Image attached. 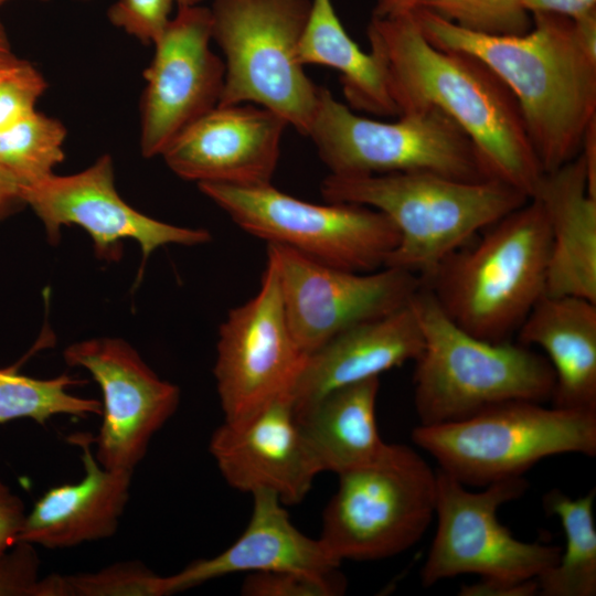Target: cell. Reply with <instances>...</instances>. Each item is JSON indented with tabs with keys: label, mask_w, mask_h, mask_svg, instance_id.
<instances>
[{
	"label": "cell",
	"mask_w": 596,
	"mask_h": 596,
	"mask_svg": "<svg viewBox=\"0 0 596 596\" xmlns=\"http://www.w3.org/2000/svg\"><path fill=\"white\" fill-rule=\"evenodd\" d=\"M366 34L400 115L444 111L472 141L492 179L534 196L545 173L514 95L487 64L433 45L413 12L372 15Z\"/></svg>",
	"instance_id": "6da1fadb"
},
{
	"label": "cell",
	"mask_w": 596,
	"mask_h": 596,
	"mask_svg": "<svg viewBox=\"0 0 596 596\" xmlns=\"http://www.w3.org/2000/svg\"><path fill=\"white\" fill-rule=\"evenodd\" d=\"M413 13L433 45L478 57L509 87L544 173L579 155L596 121V52L579 40L572 19L536 12L524 34L487 35L425 10Z\"/></svg>",
	"instance_id": "7a4b0ae2"
},
{
	"label": "cell",
	"mask_w": 596,
	"mask_h": 596,
	"mask_svg": "<svg viewBox=\"0 0 596 596\" xmlns=\"http://www.w3.org/2000/svg\"><path fill=\"white\" fill-rule=\"evenodd\" d=\"M320 190L327 202L353 203L383 213L400 235L384 267L421 278L479 231L530 199L496 179L468 182L426 172L329 174Z\"/></svg>",
	"instance_id": "3957f363"
},
{
	"label": "cell",
	"mask_w": 596,
	"mask_h": 596,
	"mask_svg": "<svg viewBox=\"0 0 596 596\" xmlns=\"http://www.w3.org/2000/svg\"><path fill=\"white\" fill-rule=\"evenodd\" d=\"M421 278L440 309L468 333L510 340L545 295L550 228L540 201L529 199Z\"/></svg>",
	"instance_id": "277c9868"
},
{
	"label": "cell",
	"mask_w": 596,
	"mask_h": 596,
	"mask_svg": "<svg viewBox=\"0 0 596 596\" xmlns=\"http://www.w3.org/2000/svg\"><path fill=\"white\" fill-rule=\"evenodd\" d=\"M411 304L423 337L413 375L418 425L460 421L508 401L552 398L555 375L544 355L520 342L468 333L446 316L423 283Z\"/></svg>",
	"instance_id": "5b68a950"
},
{
	"label": "cell",
	"mask_w": 596,
	"mask_h": 596,
	"mask_svg": "<svg viewBox=\"0 0 596 596\" xmlns=\"http://www.w3.org/2000/svg\"><path fill=\"white\" fill-rule=\"evenodd\" d=\"M412 439L462 485L486 487L521 477L550 456L594 457L596 412L508 401L460 421L417 425Z\"/></svg>",
	"instance_id": "8992f818"
},
{
	"label": "cell",
	"mask_w": 596,
	"mask_h": 596,
	"mask_svg": "<svg viewBox=\"0 0 596 596\" xmlns=\"http://www.w3.org/2000/svg\"><path fill=\"white\" fill-rule=\"evenodd\" d=\"M311 0H213L212 40L224 54L219 106L254 104L307 136L320 86L299 58Z\"/></svg>",
	"instance_id": "52a82bcc"
},
{
	"label": "cell",
	"mask_w": 596,
	"mask_h": 596,
	"mask_svg": "<svg viewBox=\"0 0 596 596\" xmlns=\"http://www.w3.org/2000/svg\"><path fill=\"white\" fill-rule=\"evenodd\" d=\"M307 137L334 175L426 172L468 182L492 179L469 137L437 108L382 121L355 114L320 86Z\"/></svg>",
	"instance_id": "ba28073f"
},
{
	"label": "cell",
	"mask_w": 596,
	"mask_h": 596,
	"mask_svg": "<svg viewBox=\"0 0 596 596\" xmlns=\"http://www.w3.org/2000/svg\"><path fill=\"white\" fill-rule=\"evenodd\" d=\"M338 476L319 539L339 562L397 555L426 532L437 476L413 448L386 443L373 460Z\"/></svg>",
	"instance_id": "9c48e42d"
},
{
	"label": "cell",
	"mask_w": 596,
	"mask_h": 596,
	"mask_svg": "<svg viewBox=\"0 0 596 596\" xmlns=\"http://www.w3.org/2000/svg\"><path fill=\"white\" fill-rule=\"evenodd\" d=\"M198 188L245 232L333 267L360 273L380 269L398 243L395 225L364 205L315 204L272 183H199Z\"/></svg>",
	"instance_id": "30bf717a"
},
{
	"label": "cell",
	"mask_w": 596,
	"mask_h": 596,
	"mask_svg": "<svg viewBox=\"0 0 596 596\" xmlns=\"http://www.w3.org/2000/svg\"><path fill=\"white\" fill-rule=\"evenodd\" d=\"M436 476L437 529L421 571L424 586L466 574L536 578L558 561L561 546L521 541L498 519L501 505L529 489L522 476L476 492L439 468Z\"/></svg>",
	"instance_id": "8fae6325"
},
{
	"label": "cell",
	"mask_w": 596,
	"mask_h": 596,
	"mask_svg": "<svg viewBox=\"0 0 596 596\" xmlns=\"http://www.w3.org/2000/svg\"><path fill=\"white\" fill-rule=\"evenodd\" d=\"M307 356L290 332L277 267L267 255L258 291L231 309L219 328L213 373L225 421L290 396Z\"/></svg>",
	"instance_id": "7c38bea8"
},
{
	"label": "cell",
	"mask_w": 596,
	"mask_h": 596,
	"mask_svg": "<svg viewBox=\"0 0 596 596\" xmlns=\"http://www.w3.org/2000/svg\"><path fill=\"white\" fill-rule=\"evenodd\" d=\"M267 245L290 332L307 355L339 332L405 306L422 285L419 276L401 268L352 272Z\"/></svg>",
	"instance_id": "4fadbf2b"
},
{
	"label": "cell",
	"mask_w": 596,
	"mask_h": 596,
	"mask_svg": "<svg viewBox=\"0 0 596 596\" xmlns=\"http://www.w3.org/2000/svg\"><path fill=\"white\" fill-rule=\"evenodd\" d=\"M21 198L42 222L47 241L56 245L63 226L87 232L96 257L116 263L123 256V242L132 240L141 248V279L146 262L159 247L178 244L202 245L211 240L204 228L172 225L130 206L117 192L113 158L100 156L86 169L67 175L52 173L21 188Z\"/></svg>",
	"instance_id": "5bb4252c"
},
{
	"label": "cell",
	"mask_w": 596,
	"mask_h": 596,
	"mask_svg": "<svg viewBox=\"0 0 596 596\" xmlns=\"http://www.w3.org/2000/svg\"><path fill=\"white\" fill-rule=\"evenodd\" d=\"M68 366L83 368L102 392V424L95 457L114 470L134 471L153 435L174 414L180 389L157 373L120 338L100 337L67 345Z\"/></svg>",
	"instance_id": "9a60e30c"
},
{
	"label": "cell",
	"mask_w": 596,
	"mask_h": 596,
	"mask_svg": "<svg viewBox=\"0 0 596 596\" xmlns=\"http://www.w3.org/2000/svg\"><path fill=\"white\" fill-rule=\"evenodd\" d=\"M211 40L210 8L194 6L178 8L153 42L140 103L145 158L161 156L185 128L219 106L225 65L211 50Z\"/></svg>",
	"instance_id": "2e32d148"
},
{
	"label": "cell",
	"mask_w": 596,
	"mask_h": 596,
	"mask_svg": "<svg viewBox=\"0 0 596 596\" xmlns=\"http://www.w3.org/2000/svg\"><path fill=\"white\" fill-rule=\"evenodd\" d=\"M287 126L254 104L216 106L177 136L161 157L174 174L198 184H270Z\"/></svg>",
	"instance_id": "e0dca14e"
},
{
	"label": "cell",
	"mask_w": 596,
	"mask_h": 596,
	"mask_svg": "<svg viewBox=\"0 0 596 596\" xmlns=\"http://www.w3.org/2000/svg\"><path fill=\"white\" fill-rule=\"evenodd\" d=\"M209 451L231 487L249 493L269 490L284 504L299 503L320 473L290 396L246 418L224 421L212 434Z\"/></svg>",
	"instance_id": "ac0fdd59"
},
{
	"label": "cell",
	"mask_w": 596,
	"mask_h": 596,
	"mask_svg": "<svg viewBox=\"0 0 596 596\" xmlns=\"http://www.w3.org/2000/svg\"><path fill=\"white\" fill-rule=\"evenodd\" d=\"M253 510L241 536L222 553L196 560L164 576L166 595L183 592L235 573L296 572L313 576L338 574L341 562L320 539L300 532L278 496L269 490L252 493Z\"/></svg>",
	"instance_id": "d6986e66"
},
{
	"label": "cell",
	"mask_w": 596,
	"mask_h": 596,
	"mask_svg": "<svg viewBox=\"0 0 596 596\" xmlns=\"http://www.w3.org/2000/svg\"><path fill=\"white\" fill-rule=\"evenodd\" d=\"M67 439L81 449L85 475L78 482L44 492L25 514L18 542L51 550L70 549L110 538L118 529L134 471L99 465L92 450L91 434L75 433Z\"/></svg>",
	"instance_id": "ffe728a7"
},
{
	"label": "cell",
	"mask_w": 596,
	"mask_h": 596,
	"mask_svg": "<svg viewBox=\"0 0 596 596\" xmlns=\"http://www.w3.org/2000/svg\"><path fill=\"white\" fill-rule=\"evenodd\" d=\"M422 348V331L411 301L387 315L356 323L307 356L290 394L294 407L415 361Z\"/></svg>",
	"instance_id": "44dd1931"
},
{
	"label": "cell",
	"mask_w": 596,
	"mask_h": 596,
	"mask_svg": "<svg viewBox=\"0 0 596 596\" xmlns=\"http://www.w3.org/2000/svg\"><path fill=\"white\" fill-rule=\"evenodd\" d=\"M550 228L545 295L596 302V198L579 153L544 174L534 194Z\"/></svg>",
	"instance_id": "7402d4cb"
},
{
	"label": "cell",
	"mask_w": 596,
	"mask_h": 596,
	"mask_svg": "<svg viewBox=\"0 0 596 596\" xmlns=\"http://www.w3.org/2000/svg\"><path fill=\"white\" fill-rule=\"evenodd\" d=\"M517 332L520 343L540 347L553 369V406L596 412V302L544 295Z\"/></svg>",
	"instance_id": "603a6c76"
},
{
	"label": "cell",
	"mask_w": 596,
	"mask_h": 596,
	"mask_svg": "<svg viewBox=\"0 0 596 596\" xmlns=\"http://www.w3.org/2000/svg\"><path fill=\"white\" fill-rule=\"evenodd\" d=\"M380 379L332 390L300 407L296 418L320 472L337 475L373 460L384 449L375 405Z\"/></svg>",
	"instance_id": "cb8c5ba5"
},
{
	"label": "cell",
	"mask_w": 596,
	"mask_h": 596,
	"mask_svg": "<svg viewBox=\"0 0 596 596\" xmlns=\"http://www.w3.org/2000/svg\"><path fill=\"white\" fill-rule=\"evenodd\" d=\"M300 62L340 73L343 94L353 110L397 117L385 70L372 53L363 52L343 28L331 0H311L299 45Z\"/></svg>",
	"instance_id": "d4e9b609"
},
{
	"label": "cell",
	"mask_w": 596,
	"mask_h": 596,
	"mask_svg": "<svg viewBox=\"0 0 596 596\" xmlns=\"http://www.w3.org/2000/svg\"><path fill=\"white\" fill-rule=\"evenodd\" d=\"M594 500L595 489L576 499L560 489L545 493V511L560 519L566 542L558 561L536 577L540 595H596Z\"/></svg>",
	"instance_id": "484cf974"
},
{
	"label": "cell",
	"mask_w": 596,
	"mask_h": 596,
	"mask_svg": "<svg viewBox=\"0 0 596 596\" xmlns=\"http://www.w3.org/2000/svg\"><path fill=\"white\" fill-rule=\"evenodd\" d=\"M83 381L66 373L36 379L19 373L17 366L0 368V425L29 418L40 425L57 415H102V402L70 392Z\"/></svg>",
	"instance_id": "4316f807"
},
{
	"label": "cell",
	"mask_w": 596,
	"mask_h": 596,
	"mask_svg": "<svg viewBox=\"0 0 596 596\" xmlns=\"http://www.w3.org/2000/svg\"><path fill=\"white\" fill-rule=\"evenodd\" d=\"M66 135L58 119L34 110L0 130V169L20 190L43 180L64 160Z\"/></svg>",
	"instance_id": "83f0119b"
},
{
	"label": "cell",
	"mask_w": 596,
	"mask_h": 596,
	"mask_svg": "<svg viewBox=\"0 0 596 596\" xmlns=\"http://www.w3.org/2000/svg\"><path fill=\"white\" fill-rule=\"evenodd\" d=\"M164 576L137 562H120L99 571L51 574L40 578L36 596H164Z\"/></svg>",
	"instance_id": "f1b7e54d"
},
{
	"label": "cell",
	"mask_w": 596,
	"mask_h": 596,
	"mask_svg": "<svg viewBox=\"0 0 596 596\" xmlns=\"http://www.w3.org/2000/svg\"><path fill=\"white\" fill-rule=\"evenodd\" d=\"M415 10L432 12L461 29L487 35H521L533 24L523 0H418Z\"/></svg>",
	"instance_id": "f546056e"
},
{
	"label": "cell",
	"mask_w": 596,
	"mask_h": 596,
	"mask_svg": "<svg viewBox=\"0 0 596 596\" xmlns=\"http://www.w3.org/2000/svg\"><path fill=\"white\" fill-rule=\"evenodd\" d=\"M203 0H117L107 17L145 45L153 44L170 20L173 4L178 8L200 6Z\"/></svg>",
	"instance_id": "4dcf8cb0"
},
{
	"label": "cell",
	"mask_w": 596,
	"mask_h": 596,
	"mask_svg": "<svg viewBox=\"0 0 596 596\" xmlns=\"http://www.w3.org/2000/svg\"><path fill=\"white\" fill-rule=\"evenodd\" d=\"M344 589L345 581L340 573L313 576L283 571L249 573L241 592L245 596H336Z\"/></svg>",
	"instance_id": "1f68e13d"
},
{
	"label": "cell",
	"mask_w": 596,
	"mask_h": 596,
	"mask_svg": "<svg viewBox=\"0 0 596 596\" xmlns=\"http://www.w3.org/2000/svg\"><path fill=\"white\" fill-rule=\"evenodd\" d=\"M46 88L42 73L26 60L0 75V130L36 110Z\"/></svg>",
	"instance_id": "d6a6232c"
},
{
	"label": "cell",
	"mask_w": 596,
	"mask_h": 596,
	"mask_svg": "<svg viewBox=\"0 0 596 596\" xmlns=\"http://www.w3.org/2000/svg\"><path fill=\"white\" fill-rule=\"evenodd\" d=\"M39 571L34 545L15 543L0 555V596H36Z\"/></svg>",
	"instance_id": "836d02e7"
},
{
	"label": "cell",
	"mask_w": 596,
	"mask_h": 596,
	"mask_svg": "<svg viewBox=\"0 0 596 596\" xmlns=\"http://www.w3.org/2000/svg\"><path fill=\"white\" fill-rule=\"evenodd\" d=\"M23 58L13 51L6 28L0 19V75L17 67ZM20 188L0 169V223L24 207Z\"/></svg>",
	"instance_id": "e575fe53"
},
{
	"label": "cell",
	"mask_w": 596,
	"mask_h": 596,
	"mask_svg": "<svg viewBox=\"0 0 596 596\" xmlns=\"http://www.w3.org/2000/svg\"><path fill=\"white\" fill-rule=\"evenodd\" d=\"M460 596H533L539 594L536 578H508L480 576L472 583L462 585Z\"/></svg>",
	"instance_id": "d590c367"
},
{
	"label": "cell",
	"mask_w": 596,
	"mask_h": 596,
	"mask_svg": "<svg viewBox=\"0 0 596 596\" xmlns=\"http://www.w3.org/2000/svg\"><path fill=\"white\" fill-rule=\"evenodd\" d=\"M25 514L23 501L0 480V555L18 542Z\"/></svg>",
	"instance_id": "8d00e7d4"
},
{
	"label": "cell",
	"mask_w": 596,
	"mask_h": 596,
	"mask_svg": "<svg viewBox=\"0 0 596 596\" xmlns=\"http://www.w3.org/2000/svg\"><path fill=\"white\" fill-rule=\"evenodd\" d=\"M523 2L531 14L554 13L573 21L596 14V0H523Z\"/></svg>",
	"instance_id": "74e56055"
},
{
	"label": "cell",
	"mask_w": 596,
	"mask_h": 596,
	"mask_svg": "<svg viewBox=\"0 0 596 596\" xmlns=\"http://www.w3.org/2000/svg\"><path fill=\"white\" fill-rule=\"evenodd\" d=\"M579 153L585 163L588 193L596 198V121L587 129Z\"/></svg>",
	"instance_id": "f35d334b"
},
{
	"label": "cell",
	"mask_w": 596,
	"mask_h": 596,
	"mask_svg": "<svg viewBox=\"0 0 596 596\" xmlns=\"http://www.w3.org/2000/svg\"><path fill=\"white\" fill-rule=\"evenodd\" d=\"M418 0H376L372 15L394 17L415 11Z\"/></svg>",
	"instance_id": "ab89813d"
},
{
	"label": "cell",
	"mask_w": 596,
	"mask_h": 596,
	"mask_svg": "<svg viewBox=\"0 0 596 596\" xmlns=\"http://www.w3.org/2000/svg\"><path fill=\"white\" fill-rule=\"evenodd\" d=\"M7 1H9V0H0V6H2V4L6 3ZM41 1H49V0H41Z\"/></svg>",
	"instance_id": "60d3db41"
}]
</instances>
